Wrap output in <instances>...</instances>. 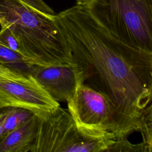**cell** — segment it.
Wrapping results in <instances>:
<instances>
[{
    "instance_id": "6da1fadb",
    "label": "cell",
    "mask_w": 152,
    "mask_h": 152,
    "mask_svg": "<svg viewBox=\"0 0 152 152\" xmlns=\"http://www.w3.org/2000/svg\"><path fill=\"white\" fill-rule=\"evenodd\" d=\"M53 20L78 84L106 96L115 109L116 138L138 132L140 117L151 104L152 52L129 46L77 5Z\"/></svg>"
},
{
    "instance_id": "7a4b0ae2",
    "label": "cell",
    "mask_w": 152,
    "mask_h": 152,
    "mask_svg": "<svg viewBox=\"0 0 152 152\" xmlns=\"http://www.w3.org/2000/svg\"><path fill=\"white\" fill-rule=\"evenodd\" d=\"M1 27L7 26L21 53L34 64L69 65L71 60L53 20L21 0H0Z\"/></svg>"
},
{
    "instance_id": "3957f363",
    "label": "cell",
    "mask_w": 152,
    "mask_h": 152,
    "mask_svg": "<svg viewBox=\"0 0 152 152\" xmlns=\"http://www.w3.org/2000/svg\"><path fill=\"white\" fill-rule=\"evenodd\" d=\"M86 5L119 40L152 52V0H91Z\"/></svg>"
},
{
    "instance_id": "277c9868",
    "label": "cell",
    "mask_w": 152,
    "mask_h": 152,
    "mask_svg": "<svg viewBox=\"0 0 152 152\" xmlns=\"http://www.w3.org/2000/svg\"><path fill=\"white\" fill-rule=\"evenodd\" d=\"M34 113L38 127L31 152H103L107 151L115 140H97L84 135L69 113L60 106Z\"/></svg>"
},
{
    "instance_id": "5b68a950",
    "label": "cell",
    "mask_w": 152,
    "mask_h": 152,
    "mask_svg": "<svg viewBox=\"0 0 152 152\" xmlns=\"http://www.w3.org/2000/svg\"><path fill=\"white\" fill-rule=\"evenodd\" d=\"M67 103L68 112L84 135L109 141L115 140V109L106 96L78 84Z\"/></svg>"
},
{
    "instance_id": "8992f818",
    "label": "cell",
    "mask_w": 152,
    "mask_h": 152,
    "mask_svg": "<svg viewBox=\"0 0 152 152\" xmlns=\"http://www.w3.org/2000/svg\"><path fill=\"white\" fill-rule=\"evenodd\" d=\"M0 101L4 107H22L34 113L59 106L31 74L16 79L0 75Z\"/></svg>"
},
{
    "instance_id": "52a82bcc",
    "label": "cell",
    "mask_w": 152,
    "mask_h": 152,
    "mask_svg": "<svg viewBox=\"0 0 152 152\" xmlns=\"http://www.w3.org/2000/svg\"><path fill=\"white\" fill-rule=\"evenodd\" d=\"M31 74L58 102H66L74 94L78 84L72 64L40 65L33 64Z\"/></svg>"
},
{
    "instance_id": "ba28073f",
    "label": "cell",
    "mask_w": 152,
    "mask_h": 152,
    "mask_svg": "<svg viewBox=\"0 0 152 152\" xmlns=\"http://www.w3.org/2000/svg\"><path fill=\"white\" fill-rule=\"evenodd\" d=\"M37 127L38 119L34 113L1 138L0 152H31Z\"/></svg>"
},
{
    "instance_id": "9c48e42d",
    "label": "cell",
    "mask_w": 152,
    "mask_h": 152,
    "mask_svg": "<svg viewBox=\"0 0 152 152\" xmlns=\"http://www.w3.org/2000/svg\"><path fill=\"white\" fill-rule=\"evenodd\" d=\"M0 64L15 71L30 74V70L34 64L24 56L0 43Z\"/></svg>"
},
{
    "instance_id": "30bf717a",
    "label": "cell",
    "mask_w": 152,
    "mask_h": 152,
    "mask_svg": "<svg viewBox=\"0 0 152 152\" xmlns=\"http://www.w3.org/2000/svg\"><path fill=\"white\" fill-rule=\"evenodd\" d=\"M8 107V109L5 110V118L3 125L4 133L2 137L30 119L34 114L32 110L27 109L18 107Z\"/></svg>"
},
{
    "instance_id": "8fae6325",
    "label": "cell",
    "mask_w": 152,
    "mask_h": 152,
    "mask_svg": "<svg viewBox=\"0 0 152 152\" xmlns=\"http://www.w3.org/2000/svg\"><path fill=\"white\" fill-rule=\"evenodd\" d=\"M152 109L151 104L148 106L142 112L140 119L138 132H141L142 142L148 152L152 151Z\"/></svg>"
},
{
    "instance_id": "7c38bea8",
    "label": "cell",
    "mask_w": 152,
    "mask_h": 152,
    "mask_svg": "<svg viewBox=\"0 0 152 152\" xmlns=\"http://www.w3.org/2000/svg\"><path fill=\"white\" fill-rule=\"evenodd\" d=\"M107 151L148 152L142 142L140 144H132L128 141L127 138L115 139Z\"/></svg>"
},
{
    "instance_id": "4fadbf2b",
    "label": "cell",
    "mask_w": 152,
    "mask_h": 152,
    "mask_svg": "<svg viewBox=\"0 0 152 152\" xmlns=\"http://www.w3.org/2000/svg\"><path fill=\"white\" fill-rule=\"evenodd\" d=\"M0 43L10 49L23 55L17 39L11 30L7 26L1 27L0 30Z\"/></svg>"
},
{
    "instance_id": "5bb4252c",
    "label": "cell",
    "mask_w": 152,
    "mask_h": 152,
    "mask_svg": "<svg viewBox=\"0 0 152 152\" xmlns=\"http://www.w3.org/2000/svg\"><path fill=\"white\" fill-rule=\"evenodd\" d=\"M32 8L46 14L54 15L56 13L43 0H21Z\"/></svg>"
},
{
    "instance_id": "9a60e30c",
    "label": "cell",
    "mask_w": 152,
    "mask_h": 152,
    "mask_svg": "<svg viewBox=\"0 0 152 152\" xmlns=\"http://www.w3.org/2000/svg\"><path fill=\"white\" fill-rule=\"evenodd\" d=\"M26 74H25V73L15 71L5 65H4L0 64V75L1 76L7 77V78H10L16 79V78H20Z\"/></svg>"
},
{
    "instance_id": "2e32d148",
    "label": "cell",
    "mask_w": 152,
    "mask_h": 152,
    "mask_svg": "<svg viewBox=\"0 0 152 152\" xmlns=\"http://www.w3.org/2000/svg\"><path fill=\"white\" fill-rule=\"evenodd\" d=\"M5 118V111L2 112L0 114V139L3 136V133H4V122Z\"/></svg>"
},
{
    "instance_id": "e0dca14e",
    "label": "cell",
    "mask_w": 152,
    "mask_h": 152,
    "mask_svg": "<svg viewBox=\"0 0 152 152\" xmlns=\"http://www.w3.org/2000/svg\"><path fill=\"white\" fill-rule=\"evenodd\" d=\"M91 0H75L77 5H86Z\"/></svg>"
},
{
    "instance_id": "ac0fdd59",
    "label": "cell",
    "mask_w": 152,
    "mask_h": 152,
    "mask_svg": "<svg viewBox=\"0 0 152 152\" xmlns=\"http://www.w3.org/2000/svg\"><path fill=\"white\" fill-rule=\"evenodd\" d=\"M2 25V20L1 18V13H0V26H1Z\"/></svg>"
},
{
    "instance_id": "d6986e66",
    "label": "cell",
    "mask_w": 152,
    "mask_h": 152,
    "mask_svg": "<svg viewBox=\"0 0 152 152\" xmlns=\"http://www.w3.org/2000/svg\"><path fill=\"white\" fill-rule=\"evenodd\" d=\"M4 105H3V104L2 103V102L0 101V110L1 109H2V108H4Z\"/></svg>"
}]
</instances>
